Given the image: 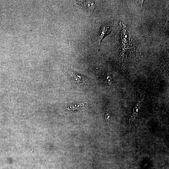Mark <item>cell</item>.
<instances>
[{"mask_svg": "<svg viewBox=\"0 0 169 169\" xmlns=\"http://www.w3.org/2000/svg\"><path fill=\"white\" fill-rule=\"evenodd\" d=\"M68 76L72 83L77 85L87 84L89 81L87 77L74 72L72 69L69 72Z\"/></svg>", "mask_w": 169, "mask_h": 169, "instance_id": "cell-1", "label": "cell"}, {"mask_svg": "<svg viewBox=\"0 0 169 169\" xmlns=\"http://www.w3.org/2000/svg\"><path fill=\"white\" fill-rule=\"evenodd\" d=\"M113 23V18H111L109 20L104 23L101 26L100 30L98 37V42L99 45L102 38L105 36L110 33L111 31Z\"/></svg>", "mask_w": 169, "mask_h": 169, "instance_id": "cell-2", "label": "cell"}, {"mask_svg": "<svg viewBox=\"0 0 169 169\" xmlns=\"http://www.w3.org/2000/svg\"><path fill=\"white\" fill-rule=\"evenodd\" d=\"M105 119L107 121L109 122L111 120L112 118L110 115L107 113L105 115Z\"/></svg>", "mask_w": 169, "mask_h": 169, "instance_id": "cell-4", "label": "cell"}, {"mask_svg": "<svg viewBox=\"0 0 169 169\" xmlns=\"http://www.w3.org/2000/svg\"><path fill=\"white\" fill-rule=\"evenodd\" d=\"M77 3L81 7L85 6L82 8L86 9V6L87 10L88 11H92L95 8V4L94 3L90 1H77Z\"/></svg>", "mask_w": 169, "mask_h": 169, "instance_id": "cell-3", "label": "cell"}, {"mask_svg": "<svg viewBox=\"0 0 169 169\" xmlns=\"http://www.w3.org/2000/svg\"><path fill=\"white\" fill-rule=\"evenodd\" d=\"M109 78L110 76H108L107 78V79L106 81L105 84L108 86H110L111 84L110 80L109 79H109Z\"/></svg>", "mask_w": 169, "mask_h": 169, "instance_id": "cell-5", "label": "cell"}]
</instances>
